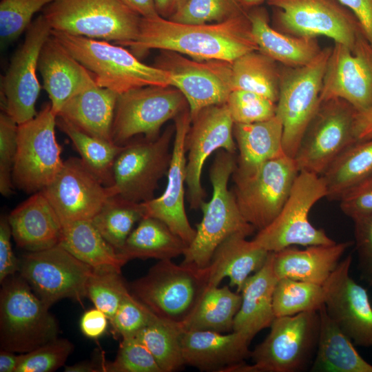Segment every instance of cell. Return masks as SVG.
<instances>
[{
    "label": "cell",
    "instance_id": "6da1fadb",
    "mask_svg": "<svg viewBox=\"0 0 372 372\" xmlns=\"http://www.w3.org/2000/svg\"><path fill=\"white\" fill-rule=\"evenodd\" d=\"M124 46L130 47L138 56L158 49L195 60L229 62L259 50L247 11L225 21L205 24L181 23L159 15L141 17L138 38Z\"/></svg>",
    "mask_w": 372,
    "mask_h": 372
},
{
    "label": "cell",
    "instance_id": "7a4b0ae2",
    "mask_svg": "<svg viewBox=\"0 0 372 372\" xmlns=\"http://www.w3.org/2000/svg\"><path fill=\"white\" fill-rule=\"evenodd\" d=\"M236 167L235 154L220 149L209 170L212 196L200 206L203 218L188 245L181 264L196 270L205 269L218 245L234 234L251 235L256 229L242 216L228 182Z\"/></svg>",
    "mask_w": 372,
    "mask_h": 372
},
{
    "label": "cell",
    "instance_id": "3957f363",
    "mask_svg": "<svg viewBox=\"0 0 372 372\" xmlns=\"http://www.w3.org/2000/svg\"><path fill=\"white\" fill-rule=\"evenodd\" d=\"M51 34L102 87L121 94L148 85H172L167 72L141 62L122 45L56 30Z\"/></svg>",
    "mask_w": 372,
    "mask_h": 372
},
{
    "label": "cell",
    "instance_id": "277c9868",
    "mask_svg": "<svg viewBox=\"0 0 372 372\" xmlns=\"http://www.w3.org/2000/svg\"><path fill=\"white\" fill-rule=\"evenodd\" d=\"M1 284V349L25 353L59 338V327L50 307L20 274L9 276Z\"/></svg>",
    "mask_w": 372,
    "mask_h": 372
},
{
    "label": "cell",
    "instance_id": "5b68a950",
    "mask_svg": "<svg viewBox=\"0 0 372 372\" xmlns=\"http://www.w3.org/2000/svg\"><path fill=\"white\" fill-rule=\"evenodd\" d=\"M42 14L52 30L122 46L136 40L141 20L120 0H54Z\"/></svg>",
    "mask_w": 372,
    "mask_h": 372
},
{
    "label": "cell",
    "instance_id": "8992f818",
    "mask_svg": "<svg viewBox=\"0 0 372 372\" xmlns=\"http://www.w3.org/2000/svg\"><path fill=\"white\" fill-rule=\"evenodd\" d=\"M331 49H322L303 66L281 68L276 115L282 123L284 152L292 158L320 105L323 77Z\"/></svg>",
    "mask_w": 372,
    "mask_h": 372
},
{
    "label": "cell",
    "instance_id": "52a82bcc",
    "mask_svg": "<svg viewBox=\"0 0 372 372\" xmlns=\"http://www.w3.org/2000/svg\"><path fill=\"white\" fill-rule=\"evenodd\" d=\"M319 328L318 311L276 317L267 336L251 351L253 364L246 372L304 371L315 356Z\"/></svg>",
    "mask_w": 372,
    "mask_h": 372
},
{
    "label": "cell",
    "instance_id": "ba28073f",
    "mask_svg": "<svg viewBox=\"0 0 372 372\" xmlns=\"http://www.w3.org/2000/svg\"><path fill=\"white\" fill-rule=\"evenodd\" d=\"M324 197L327 188L322 178L300 172L280 213L269 225L258 231L253 241L269 252L290 246L336 242L323 229L316 228L309 219L312 207Z\"/></svg>",
    "mask_w": 372,
    "mask_h": 372
},
{
    "label": "cell",
    "instance_id": "9c48e42d",
    "mask_svg": "<svg viewBox=\"0 0 372 372\" xmlns=\"http://www.w3.org/2000/svg\"><path fill=\"white\" fill-rule=\"evenodd\" d=\"M174 133V125L169 126L156 138H132L123 145L114 164L110 195L136 203L154 198L169 167Z\"/></svg>",
    "mask_w": 372,
    "mask_h": 372
},
{
    "label": "cell",
    "instance_id": "30bf717a",
    "mask_svg": "<svg viewBox=\"0 0 372 372\" xmlns=\"http://www.w3.org/2000/svg\"><path fill=\"white\" fill-rule=\"evenodd\" d=\"M56 118L50 103L33 118L18 125L12 183L25 193L43 190L63 165L55 135Z\"/></svg>",
    "mask_w": 372,
    "mask_h": 372
},
{
    "label": "cell",
    "instance_id": "8fae6325",
    "mask_svg": "<svg viewBox=\"0 0 372 372\" xmlns=\"http://www.w3.org/2000/svg\"><path fill=\"white\" fill-rule=\"evenodd\" d=\"M206 287L200 270L162 260L132 282L130 293L160 318L182 324Z\"/></svg>",
    "mask_w": 372,
    "mask_h": 372
},
{
    "label": "cell",
    "instance_id": "7c38bea8",
    "mask_svg": "<svg viewBox=\"0 0 372 372\" xmlns=\"http://www.w3.org/2000/svg\"><path fill=\"white\" fill-rule=\"evenodd\" d=\"M272 26L289 35L327 37L353 48L363 34L353 12L338 0H267Z\"/></svg>",
    "mask_w": 372,
    "mask_h": 372
},
{
    "label": "cell",
    "instance_id": "4fadbf2b",
    "mask_svg": "<svg viewBox=\"0 0 372 372\" xmlns=\"http://www.w3.org/2000/svg\"><path fill=\"white\" fill-rule=\"evenodd\" d=\"M188 107L183 93L173 85H148L119 94L112 140L123 145L140 134L156 138L163 124Z\"/></svg>",
    "mask_w": 372,
    "mask_h": 372
},
{
    "label": "cell",
    "instance_id": "5bb4252c",
    "mask_svg": "<svg viewBox=\"0 0 372 372\" xmlns=\"http://www.w3.org/2000/svg\"><path fill=\"white\" fill-rule=\"evenodd\" d=\"M299 172L294 158L284 155L249 175L232 174V192L245 220L258 231L269 225L287 201Z\"/></svg>",
    "mask_w": 372,
    "mask_h": 372
},
{
    "label": "cell",
    "instance_id": "9a60e30c",
    "mask_svg": "<svg viewBox=\"0 0 372 372\" xmlns=\"http://www.w3.org/2000/svg\"><path fill=\"white\" fill-rule=\"evenodd\" d=\"M357 110L341 99L321 101L294 157L299 172L321 176L331 163L357 141Z\"/></svg>",
    "mask_w": 372,
    "mask_h": 372
},
{
    "label": "cell",
    "instance_id": "2e32d148",
    "mask_svg": "<svg viewBox=\"0 0 372 372\" xmlns=\"http://www.w3.org/2000/svg\"><path fill=\"white\" fill-rule=\"evenodd\" d=\"M92 268L58 245L28 252L19 260V274L48 307L70 298L81 302L87 298V284Z\"/></svg>",
    "mask_w": 372,
    "mask_h": 372
},
{
    "label": "cell",
    "instance_id": "e0dca14e",
    "mask_svg": "<svg viewBox=\"0 0 372 372\" xmlns=\"http://www.w3.org/2000/svg\"><path fill=\"white\" fill-rule=\"evenodd\" d=\"M153 65L169 73L172 85L186 99L191 118L207 107L225 103L233 90L231 62L195 60L161 50Z\"/></svg>",
    "mask_w": 372,
    "mask_h": 372
},
{
    "label": "cell",
    "instance_id": "ac0fdd59",
    "mask_svg": "<svg viewBox=\"0 0 372 372\" xmlns=\"http://www.w3.org/2000/svg\"><path fill=\"white\" fill-rule=\"evenodd\" d=\"M52 28L43 15L34 19L25 31L24 41L13 55L1 80L3 110L18 125L37 114L35 105L41 90L37 76L41 48Z\"/></svg>",
    "mask_w": 372,
    "mask_h": 372
},
{
    "label": "cell",
    "instance_id": "d6986e66",
    "mask_svg": "<svg viewBox=\"0 0 372 372\" xmlns=\"http://www.w3.org/2000/svg\"><path fill=\"white\" fill-rule=\"evenodd\" d=\"M234 125L226 103L207 107L191 118L185 145L187 153L186 185L192 209H200L205 197L201 184L205 161L220 149L236 153Z\"/></svg>",
    "mask_w": 372,
    "mask_h": 372
},
{
    "label": "cell",
    "instance_id": "ffe728a7",
    "mask_svg": "<svg viewBox=\"0 0 372 372\" xmlns=\"http://www.w3.org/2000/svg\"><path fill=\"white\" fill-rule=\"evenodd\" d=\"M341 99L358 112L372 105V45L364 34L353 48L334 43L323 77L321 101Z\"/></svg>",
    "mask_w": 372,
    "mask_h": 372
},
{
    "label": "cell",
    "instance_id": "44dd1931",
    "mask_svg": "<svg viewBox=\"0 0 372 372\" xmlns=\"http://www.w3.org/2000/svg\"><path fill=\"white\" fill-rule=\"evenodd\" d=\"M63 225L91 220L112 196L108 187L85 166L80 158L70 157L54 180L42 190Z\"/></svg>",
    "mask_w": 372,
    "mask_h": 372
},
{
    "label": "cell",
    "instance_id": "7402d4cb",
    "mask_svg": "<svg viewBox=\"0 0 372 372\" xmlns=\"http://www.w3.org/2000/svg\"><path fill=\"white\" fill-rule=\"evenodd\" d=\"M352 256L340 261L322 285L327 312L354 345L372 347V306L367 291L349 274Z\"/></svg>",
    "mask_w": 372,
    "mask_h": 372
},
{
    "label": "cell",
    "instance_id": "603a6c76",
    "mask_svg": "<svg viewBox=\"0 0 372 372\" xmlns=\"http://www.w3.org/2000/svg\"><path fill=\"white\" fill-rule=\"evenodd\" d=\"M190 124L188 107L174 118L175 133L165 189L158 197L143 203L145 216L163 222L187 245L196 235V229L191 226L185 208L187 165L185 143Z\"/></svg>",
    "mask_w": 372,
    "mask_h": 372
},
{
    "label": "cell",
    "instance_id": "cb8c5ba5",
    "mask_svg": "<svg viewBox=\"0 0 372 372\" xmlns=\"http://www.w3.org/2000/svg\"><path fill=\"white\" fill-rule=\"evenodd\" d=\"M250 341L242 334L205 330H183L182 353L185 365L201 371H224L250 358Z\"/></svg>",
    "mask_w": 372,
    "mask_h": 372
},
{
    "label": "cell",
    "instance_id": "d4e9b609",
    "mask_svg": "<svg viewBox=\"0 0 372 372\" xmlns=\"http://www.w3.org/2000/svg\"><path fill=\"white\" fill-rule=\"evenodd\" d=\"M38 70L52 110L56 116L72 96L94 80L90 72L52 34L41 48Z\"/></svg>",
    "mask_w": 372,
    "mask_h": 372
},
{
    "label": "cell",
    "instance_id": "484cf974",
    "mask_svg": "<svg viewBox=\"0 0 372 372\" xmlns=\"http://www.w3.org/2000/svg\"><path fill=\"white\" fill-rule=\"evenodd\" d=\"M8 218L19 247L34 252L59 245L63 224L42 190L32 194Z\"/></svg>",
    "mask_w": 372,
    "mask_h": 372
},
{
    "label": "cell",
    "instance_id": "4316f807",
    "mask_svg": "<svg viewBox=\"0 0 372 372\" xmlns=\"http://www.w3.org/2000/svg\"><path fill=\"white\" fill-rule=\"evenodd\" d=\"M269 253L247 236L234 234L218 245L209 265L200 270L206 286H218L228 278L230 287L240 293L245 280L265 265Z\"/></svg>",
    "mask_w": 372,
    "mask_h": 372
},
{
    "label": "cell",
    "instance_id": "83f0119b",
    "mask_svg": "<svg viewBox=\"0 0 372 372\" xmlns=\"http://www.w3.org/2000/svg\"><path fill=\"white\" fill-rule=\"evenodd\" d=\"M351 241L318 245L300 249L290 246L272 252L278 279L289 278L323 285L335 270Z\"/></svg>",
    "mask_w": 372,
    "mask_h": 372
},
{
    "label": "cell",
    "instance_id": "f1b7e54d",
    "mask_svg": "<svg viewBox=\"0 0 372 372\" xmlns=\"http://www.w3.org/2000/svg\"><path fill=\"white\" fill-rule=\"evenodd\" d=\"M278 280L270 252L265 265L249 276L242 287V302L234 318V331L251 342L258 333L270 327L276 318L273 297Z\"/></svg>",
    "mask_w": 372,
    "mask_h": 372
},
{
    "label": "cell",
    "instance_id": "f546056e",
    "mask_svg": "<svg viewBox=\"0 0 372 372\" xmlns=\"http://www.w3.org/2000/svg\"><path fill=\"white\" fill-rule=\"evenodd\" d=\"M118 95L98 85L94 80L72 96L57 116L88 134L112 141V129Z\"/></svg>",
    "mask_w": 372,
    "mask_h": 372
},
{
    "label": "cell",
    "instance_id": "4dcf8cb0",
    "mask_svg": "<svg viewBox=\"0 0 372 372\" xmlns=\"http://www.w3.org/2000/svg\"><path fill=\"white\" fill-rule=\"evenodd\" d=\"M251 30L259 50L286 67L303 66L321 51L317 38L282 33L269 24L267 9L260 6L247 10Z\"/></svg>",
    "mask_w": 372,
    "mask_h": 372
},
{
    "label": "cell",
    "instance_id": "1f68e13d",
    "mask_svg": "<svg viewBox=\"0 0 372 372\" xmlns=\"http://www.w3.org/2000/svg\"><path fill=\"white\" fill-rule=\"evenodd\" d=\"M282 135V123L277 115L254 123H234V136L238 156L232 174L249 175L267 161L286 155Z\"/></svg>",
    "mask_w": 372,
    "mask_h": 372
},
{
    "label": "cell",
    "instance_id": "d6a6232c",
    "mask_svg": "<svg viewBox=\"0 0 372 372\" xmlns=\"http://www.w3.org/2000/svg\"><path fill=\"white\" fill-rule=\"evenodd\" d=\"M318 312L319 335L310 371L372 372V365L359 354L351 340L329 317L324 304Z\"/></svg>",
    "mask_w": 372,
    "mask_h": 372
},
{
    "label": "cell",
    "instance_id": "836d02e7",
    "mask_svg": "<svg viewBox=\"0 0 372 372\" xmlns=\"http://www.w3.org/2000/svg\"><path fill=\"white\" fill-rule=\"evenodd\" d=\"M187 247L163 222L144 216L118 252L126 264L136 258L172 260L183 256Z\"/></svg>",
    "mask_w": 372,
    "mask_h": 372
},
{
    "label": "cell",
    "instance_id": "e575fe53",
    "mask_svg": "<svg viewBox=\"0 0 372 372\" xmlns=\"http://www.w3.org/2000/svg\"><path fill=\"white\" fill-rule=\"evenodd\" d=\"M241 302L240 293L233 291L229 286H206L182 327L184 330L231 332Z\"/></svg>",
    "mask_w": 372,
    "mask_h": 372
},
{
    "label": "cell",
    "instance_id": "d590c367",
    "mask_svg": "<svg viewBox=\"0 0 372 372\" xmlns=\"http://www.w3.org/2000/svg\"><path fill=\"white\" fill-rule=\"evenodd\" d=\"M59 245L92 269L110 267L121 271L125 265L118 252L104 239L92 220L63 225Z\"/></svg>",
    "mask_w": 372,
    "mask_h": 372
},
{
    "label": "cell",
    "instance_id": "8d00e7d4",
    "mask_svg": "<svg viewBox=\"0 0 372 372\" xmlns=\"http://www.w3.org/2000/svg\"><path fill=\"white\" fill-rule=\"evenodd\" d=\"M372 173V138L358 141L344 150L320 176L327 198L339 200L353 185Z\"/></svg>",
    "mask_w": 372,
    "mask_h": 372
},
{
    "label": "cell",
    "instance_id": "74e56055",
    "mask_svg": "<svg viewBox=\"0 0 372 372\" xmlns=\"http://www.w3.org/2000/svg\"><path fill=\"white\" fill-rule=\"evenodd\" d=\"M280 71L278 62L260 50L245 54L231 62L233 90L252 92L276 103Z\"/></svg>",
    "mask_w": 372,
    "mask_h": 372
},
{
    "label": "cell",
    "instance_id": "f35d334b",
    "mask_svg": "<svg viewBox=\"0 0 372 372\" xmlns=\"http://www.w3.org/2000/svg\"><path fill=\"white\" fill-rule=\"evenodd\" d=\"M56 125L70 139L85 166L105 186H112L114 164L123 145L88 134L59 116Z\"/></svg>",
    "mask_w": 372,
    "mask_h": 372
},
{
    "label": "cell",
    "instance_id": "ab89813d",
    "mask_svg": "<svg viewBox=\"0 0 372 372\" xmlns=\"http://www.w3.org/2000/svg\"><path fill=\"white\" fill-rule=\"evenodd\" d=\"M145 215L143 203L112 196L91 220L104 239L118 251L123 247L134 224Z\"/></svg>",
    "mask_w": 372,
    "mask_h": 372
},
{
    "label": "cell",
    "instance_id": "60d3db41",
    "mask_svg": "<svg viewBox=\"0 0 372 372\" xmlns=\"http://www.w3.org/2000/svg\"><path fill=\"white\" fill-rule=\"evenodd\" d=\"M180 324L158 316L136 338L151 353L162 372H174L185 365L181 347Z\"/></svg>",
    "mask_w": 372,
    "mask_h": 372
},
{
    "label": "cell",
    "instance_id": "b9f144b4",
    "mask_svg": "<svg viewBox=\"0 0 372 372\" xmlns=\"http://www.w3.org/2000/svg\"><path fill=\"white\" fill-rule=\"evenodd\" d=\"M323 304L322 285L287 278L278 280L273 297L276 317L318 311Z\"/></svg>",
    "mask_w": 372,
    "mask_h": 372
},
{
    "label": "cell",
    "instance_id": "7bdbcfd3",
    "mask_svg": "<svg viewBox=\"0 0 372 372\" xmlns=\"http://www.w3.org/2000/svg\"><path fill=\"white\" fill-rule=\"evenodd\" d=\"M86 292L87 298L107 316L109 321L130 293L121 276V271L110 267L92 269Z\"/></svg>",
    "mask_w": 372,
    "mask_h": 372
},
{
    "label": "cell",
    "instance_id": "ee69618b",
    "mask_svg": "<svg viewBox=\"0 0 372 372\" xmlns=\"http://www.w3.org/2000/svg\"><path fill=\"white\" fill-rule=\"evenodd\" d=\"M54 0H1L0 38L1 48L12 43L32 21L34 15Z\"/></svg>",
    "mask_w": 372,
    "mask_h": 372
},
{
    "label": "cell",
    "instance_id": "f6af8a7d",
    "mask_svg": "<svg viewBox=\"0 0 372 372\" xmlns=\"http://www.w3.org/2000/svg\"><path fill=\"white\" fill-rule=\"evenodd\" d=\"M245 11L237 0H188L170 19L186 24L225 21Z\"/></svg>",
    "mask_w": 372,
    "mask_h": 372
},
{
    "label": "cell",
    "instance_id": "bcb514c9",
    "mask_svg": "<svg viewBox=\"0 0 372 372\" xmlns=\"http://www.w3.org/2000/svg\"><path fill=\"white\" fill-rule=\"evenodd\" d=\"M225 103L234 123H254L276 115V103L249 91L232 90Z\"/></svg>",
    "mask_w": 372,
    "mask_h": 372
},
{
    "label": "cell",
    "instance_id": "7dc6e473",
    "mask_svg": "<svg viewBox=\"0 0 372 372\" xmlns=\"http://www.w3.org/2000/svg\"><path fill=\"white\" fill-rule=\"evenodd\" d=\"M74 349L67 339L53 340L25 353L16 372H52L62 366Z\"/></svg>",
    "mask_w": 372,
    "mask_h": 372
},
{
    "label": "cell",
    "instance_id": "c3c4849f",
    "mask_svg": "<svg viewBox=\"0 0 372 372\" xmlns=\"http://www.w3.org/2000/svg\"><path fill=\"white\" fill-rule=\"evenodd\" d=\"M108 372H162L146 347L136 338H123L112 362H104Z\"/></svg>",
    "mask_w": 372,
    "mask_h": 372
},
{
    "label": "cell",
    "instance_id": "681fc988",
    "mask_svg": "<svg viewBox=\"0 0 372 372\" xmlns=\"http://www.w3.org/2000/svg\"><path fill=\"white\" fill-rule=\"evenodd\" d=\"M157 316L130 293L110 320L113 331L122 339L136 337Z\"/></svg>",
    "mask_w": 372,
    "mask_h": 372
},
{
    "label": "cell",
    "instance_id": "f907efd6",
    "mask_svg": "<svg viewBox=\"0 0 372 372\" xmlns=\"http://www.w3.org/2000/svg\"><path fill=\"white\" fill-rule=\"evenodd\" d=\"M18 124L4 111L0 114V192L13 191L12 169L17 149Z\"/></svg>",
    "mask_w": 372,
    "mask_h": 372
},
{
    "label": "cell",
    "instance_id": "816d5d0a",
    "mask_svg": "<svg viewBox=\"0 0 372 372\" xmlns=\"http://www.w3.org/2000/svg\"><path fill=\"white\" fill-rule=\"evenodd\" d=\"M339 200L342 211L352 220L372 214V173L344 192Z\"/></svg>",
    "mask_w": 372,
    "mask_h": 372
},
{
    "label": "cell",
    "instance_id": "f5cc1de1",
    "mask_svg": "<svg viewBox=\"0 0 372 372\" xmlns=\"http://www.w3.org/2000/svg\"><path fill=\"white\" fill-rule=\"evenodd\" d=\"M353 220L360 267L367 281L372 284V214Z\"/></svg>",
    "mask_w": 372,
    "mask_h": 372
},
{
    "label": "cell",
    "instance_id": "db71d44e",
    "mask_svg": "<svg viewBox=\"0 0 372 372\" xmlns=\"http://www.w3.org/2000/svg\"><path fill=\"white\" fill-rule=\"evenodd\" d=\"M12 231L8 216L0 220V282L19 271V260L15 257L11 245Z\"/></svg>",
    "mask_w": 372,
    "mask_h": 372
},
{
    "label": "cell",
    "instance_id": "11a10c76",
    "mask_svg": "<svg viewBox=\"0 0 372 372\" xmlns=\"http://www.w3.org/2000/svg\"><path fill=\"white\" fill-rule=\"evenodd\" d=\"M108 321L107 316L95 307L83 314L80 320V329L85 336L96 339L105 332Z\"/></svg>",
    "mask_w": 372,
    "mask_h": 372
},
{
    "label": "cell",
    "instance_id": "9f6ffc18",
    "mask_svg": "<svg viewBox=\"0 0 372 372\" xmlns=\"http://www.w3.org/2000/svg\"><path fill=\"white\" fill-rule=\"evenodd\" d=\"M349 8L361 25L363 34L372 45V0H338Z\"/></svg>",
    "mask_w": 372,
    "mask_h": 372
},
{
    "label": "cell",
    "instance_id": "6f0895ef",
    "mask_svg": "<svg viewBox=\"0 0 372 372\" xmlns=\"http://www.w3.org/2000/svg\"><path fill=\"white\" fill-rule=\"evenodd\" d=\"M354 134L357 141L372 138V105L364 111L357 112L354 121Z\"/></svg>",
    "mask_w": 372,
    "mask_h": 372
},
{
    "label": "cell",
    "instance_id": "680465c9",
    "mask_svg": "<svg viewBox=\"0 0 372 372\" xmlns=\"http://www.w3.org/2000/svg\"><path fill=\"white\" fill-rule=\"evenodd\" d=\"M123 4L141 17L147 18L158 15L154 0H120Z\"/></svg>",
    "mask_w": 372,
    "mask_h": 372
},
{
    "label": "cell",
    "instance_id": "91938a15",
    "mask_svg": "<svg viewBox=\"0 0 372 372\" xmlns=\"http://www.w3.org/2000/svg\"><path fill=\"white\" fill-rule=\"evenodd\" d=\"M188 0H154L156 9L159 16L170 19Z\"/></svg>",
    "mask_w": 372,
    "mask_h": 372
},
{
    "label": "cell",
    "instance_id": "94428289",
    "mask_svg": "<svg viewBox=\"0 0 372 372\" xmlns=\"http://www.w3.org/2000/svg\"><path fill=\"white\" fill-rule=\"evenodd\" d=\"M21 356L22 353L16 355L14 352L1 349L0 372H16Z\"/></svg>",
    "mask_w": 372,
    "mask_h": 372
},
{
    "label": "cell",
    "instance_id": "6125c7cd",
    "mask_svg": "<svg viewBox=\"0 0 372 372\" xmlns=\"http://www.w3.org/2000/svg\"><path fill=\"white\" fill-rule=\"evenodd\" d=\"M65 372H98L105 371L104 362L96 364L92 362L83 361L74 364L67 366L64 369Z\"/></svg>",
    "mask_w": 372,
    "mask_h": 372
},
{
    "label": "cell",
    "instance_id": "be15d7a7",
    "mask_svg": "<svg viewBox=\"0 0 372 372\" xmlns=\"http://www.w3.org/2000/svg\"><path fill=\"white\" fill-rule=\"evenodd\" d=\"M267 0H237L238 3L241 7L245 10H248L256 6H258L262 4L264 1Z\"/></svg>",
    "mask_w": 372,
    "mask_h": 372
}]
</instances>
